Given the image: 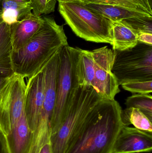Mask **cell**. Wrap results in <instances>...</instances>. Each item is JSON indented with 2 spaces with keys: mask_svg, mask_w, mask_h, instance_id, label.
Here are the masks:
<instances>
[{
  "mask_svg": "<svg viewBox=\"0 0 152 153\" xmlns=\"http://www.w3.org/2000/svg\"><path fill=\"white\" fill-rule=\"evenodd\" d=\"M152 150V133L123 126L113 146L112 153L149 152Z\"/></svg>",
  "mask_w": 152,
  "mask_h": 153,
  "instance_id": "30bf717a",
  "label": "cell"
},
{
  "mask_svg": "<svg viewBox=\"0 0 152 153\" xmlns=\"http://www.w3.org/2000/svg\"><path fill=\"white\" fill-rule=\"evenodd\" d=\"M43 69L28 78L26 84L24 113L29 126L33 132L37 126L43 102L45 87Z\"/></svg>",
  "mask_w": 152,
  "mask_h": 153,
  "instance_id": "9c48e42d",
  "label": "cell"
},
{
  "mask_svg": "<svg viewBox=\"0 0 152 153\" xmlns=\"http://www.w3.org/2000/svg\"><path fill=\"white\" fill-rule=\"evenodd\" d=\"M2 2L3 0H0V13L2 12Z\"/></svg>",
  "mask_w": 152,
  "mask_h": 153,
  "instance_id": "83f0119b",
  "label": "cell"
},
{
  "mask_svg": "<svg viewBox=\"0 0 152 153\" xmlns=\"http://www.w3.org/2000/svg\"><path fill=\"white\" fill-rule=\"evenodd\" d=\"M43 22V18L33 13L16 23L10 25V38L12 51L24 46L37 31Z\"/></svg>",
  "mask_w": 152,
  "mask_h": 153,
  "instance_id": "8fae6325",
  "label": "cell"
},
{
  "mask_svg": "<svg viewBox=\"0 0 152 153\" xmlns=\"http://www.w3.org/2000/svg\"><path fill=\"white\" fill-rule=\"evenodd\" d=\"M121 110L115 100L100 101L74 134L65 153H112L124 126Z\"/></svg>",
  "mask_w": 152,
  "mask_h": 153,
  "instance_id": "6da1fadb",
  "label": "cell"
},
{
  "mask_svg": "<svg viewBox=\"0 0 152 153\" xmlns=\"http://www.w3.org/2000/svg\"><path fill=\"white\" fill-rule=\"evenodd\" d=\"M1 15H2V13H0V23H1V22L2 21V19L1 18Z\"/></svg>",
  "mask_w": 152,
  "mask_h": 153,
  "instance_id": "f1b7e54d",
  "label": "cell"
},
{
  "mask_svg": "<svg viewBox=\"0 0 152 153\" xmlns=\"http://www.w3.org/2000/svg\"><path fill=\"white\" fill-rule=\"evenodd\" d=\"M84 4L112 22L124 20L133 18L152 17V15L150 14L115 5L92 3Z\"/></svg>",
  "mask_w": 152,
  "mask_h": 153,
  "instance_id": "2e32d148",
  "label": "cell"
},
{
  "mask_svg": "<svg viewBox=\"0 0 152 153\" xmlns=\"http://www.w3.org/2000/svg\"><path fill=\"white\" fill-rule=\"evenodd\" d=\"M0 153H10L6 142V137L0 130Z\"/></svg>",
  "mask_w": 152,
  "mask_h": 153,
  "instance_id": "d4e9b609",
  "label": "cell"
},
{
  "mask_svg": "<svg viewBox=\"0 0 152 153\" xmlns=\"http://www.w3.org/2000/svg\"><path fill=\"white\" fill-rule=\"evenodd\" d=\"M137 40L138 42L152 45V34L143 31L137 32Z\"/></svg>",
  "mask_w": 152,
  "mask_h": 153,
  "instance_id": "cb8c5ba5",
  "label": "cell"
},
{
  "mask_svg": "<svg viewBox=\"0 0 152 153\" xmlns=\"http://www.w3.org/2000/svg\"><path fill=\"white\" fill-rule=\"evenodd\" d=\"M127 108L138 109L152 121V97L150 94H134L126 100Z\"/></svg>",
  "mask_w": 152,
  "mask_h": 153,
  "instance_id": "ffe728a7",
  "label": "cell"
},
{
  "mask_svg": "<svg viewBox=\"0 0 152 153\" xmlns=\"http://www.w3.org/2000/svg\"><path fill=\"white\" fill-rule=\"evenodd\" d=\"M112 38L114 51L131 49L138 43L137 32L124 20L112 22Z\"/></svg>",
  "mask_w": 152,
  "mask_h": 153,
  "instance_id": "4fadbf2b",
  "label": "cell"
},
{
  "mask_svg": "<svg viewBox=\"0 0 152 153\" xmlns=\"http://www.w3.org/2000/svg\"><path fill=\"white\" fill-rule=\"evenodd\" d=\"M102 100L92 87L79 86L75 88L63 122L57 132L50 137L53 153H65L74 134Z\"/></svg>",
  "mask_w": 152,
  "mask_h": 153,
  "instance_id": "277c9868",
  "label": "cell"
},
{
  "mask_svg": "<svg viewBox=\"0 0 152 153\" xmlns=\"http://www.w3.org/2000/svg\"><path fill=\"white\" fill-rule=\"evenodd\" d=\"M149 1V3H150V5L152 7V0H148Z\"/></svg>",
  "mask_w": 152,
  "mask_h": 153,
  "instance_id": "f546056e",
  "label": "cell"
},
{
  "mask_svg": "<svg viewBox=\"0 0 152 153\" xmlns=\"http://www.w3.org/2000/svg\"><path fill=\"white\" fill-rule=\"evenodd\" d=\"M58 10L78 36L90 42L112 44V21L77 2L58 1Z\"/></svg>",
  "mask_w": 152,
  "mask_h": 153,
  "instance_id": "3957f363",
  "label": "cell"
},
{
  "mask_svg": "<svg viewBox=\"0 0 152 153\" xmlns=\"http://www.w3.org/2000/svg\"><path fill=\"white\" fill-rule=\"evenodd\" d=\"M32 11L30 0H3L2 19L10 26L24 19Z\"/></svg>",
  "mask_w": 152,
  "mask_h": 153,
  "instance_id": "e0dca14e",
  "label": "cell"
},
{
  "mask_svg": "<svg viewBox=\"0 0 152 153\" xmlns=\"http://www.w3.org/2000/svg\"><path fill=\"white\" fill-rule=\"evenodd\" d=\"M95 57L93 50L79 48L76 64V75L79 86L93 87L94 79Z\"/></svg>",
  "mask_w": 152,
  "mask_h": 153,
  "instance_id": "5bb4252c",
  "label": "cell"
},
{
  "mask_svg": "<svg viewBox=\"0 0 152 153\" xmlns=\"http://www.w3.org/2000/svg\"><path fill=\"white\" fill-rule=\"evenodd\" d=\"M120 85L123 89L133 94H150L152 92V81L131 80Z\"/></svg>",
  "mask_w": 152,
  "mask_h": 153,
  "instance_id": "44dd1931",
  "label": "cell"
},
{
  "mask_svg": "<svg viewBox=\"0 0 152 153\" xmlns=\"http://www.w3.org/2000/svg\"><path fill=\"white\" fill-rule=\"evenodd\" d=\"M94 55V79L92 88L102 100H114L120 92L119 84L112 72L116 51L108 46L93 50Z\"/></svg>",
  "mask_w": 152,
  "mask_h": 153,
  "instance_id": "ba28073f",
  "label": "cell"
},
{
  "mask_svg": "<svg viewBox=\"0 0 152 153\" xmlns=\"http://www.w3.org/2000/svg\"><path fill=\"white\" fill-rule=\"evenodd\" d=\"M12 51L10 26L2 21L0 23V76L14 74L11 58Z\"/></svg>",
  "mask_w": 152,
  "mask_h": 153,
  "instance_id": "9a60e30c",
  "label": "cell"
},
{
  "mask_svg": "<svg viewBox=\"0 0 152 153\" xmlns=\"http://www.w3.org/2000/svg\"><path fill=\"white\" fill-rule=\"evenodd\" d=\"M39 153H53L50 141L44 145Z\"/></svg>",
  "mask_w": 152,
  "mask_h": 153,
  "instance_id": "484cf974",
  "label": "cell"
},
{
  "mask_svg": "<svg viewBox=\"0 0 152 153\" xmlns=\"http://www.w3.org/2000/svg\"><path fill=\"white\" fill-rule=\"evenodd\" d=\"M137 32H149L152 34V17L133 18L124 20Z\"/></svg>",
  "mask_w": 152,
  "mask_h": 153,
  "instance_id": "603a6c76",
  "label": "cell"
},
{
  "mask_svg": "<svg viewBox=\"0 0 152 153\" xmlns=\"http://www.w3.org/2000/svg\"><path fill=\"white\" fill-rule=\"evenodd\" d=\"M26 87L24 77L14 74L0 91V130L5 136L24 112Z\"/></svg>",
  "mask_w": 152,
  "mask_h": 153,
  "instance_id": "52a82bcc",
  "label": "cell"
},
{
  "mask_svg": "<svg viewBox=\"0 0 152 153\" xmlns=\"http://www.w3.org/2000/svg\"><path fill=\"white\" fill-rule=\"evenodd\" d=\"M34 132L30 129L25 113L5 136L10 153H29Z\"/></svg>",
  "mask_w": 152,
  "mask_h": 153,
  "instance_id": "7c38bea8",
  "label": "cell"
},
{
  "mask_svg": "<svg viewBox=\"0 0 152 153\" xmlns=\"http://www.w3.org/2000/svg\"><path fill=\"white\" fill-rule=\"evenodd\" d=\"M115 51L112 71L119 85L131 80L152 81V45L138 42L131 49Z\"/></svg>",
  "mask_w": 152,
  "mask_h": 153,
  "instance_id": "8992f818",
  "label": "cell"
},
{
  "mask_svg": "<svg viewBox=\"0 0 152 153\" xmlns=\"http://www.w3.org/2000/svg\"><path fill=\"white\" fill-rule=\"evenodd\" d=\"M79 48L65 46L60 50L55 108L51 126V136L59 130L68 113L75 88L79 85L76 75Z\"/></svg>",
  "mask_w": 152,
  "mask_h": 153,
  "instance_id": "5b68a950",
  "label": "cell"
},
{
  "mask_svg": "<svg viewBox=\"0 0 152 153\" xmlns=\"http://www.w3.org/2000/svg\"><path fill=\"white\" fill-rule=\"evenodd\" d=\"M120 117L123 126L133 125L137 129L152 133V121L138 109L126 108L121 110Z\"/></svg>",
  "mask_w": 152,
  "mask_h": 153,
  "instance_id": "d6986e66",
  "label": "cell"
},
{
  "mask_svg": "<svg viewBox=\"0 0 152 153\" xmlns=\"http://www.w3.org/2000/svg\"><path fill=\"white\" fill-rule=\"evenodd\" d=\"M67 45L63 25H58L53 18L44 17L29 41L18 50L12 51L14 74L30 78L43 69L62 48Z\"/></svg>",
  "mask_w": 152,
  "mask_h": 153,
  "instance_id": "7a4b0ae2",
  "label": "cell"
},
{
  "mask_svg": "<svg viewBox=\"0 0 152 153\" xmlns=\"http://www.w3.org/2000/svg\"><path fill=\"white\" fill-rule=\"evenodd\" d=\"M12 76V75L9 76H0V91L3 88L4 86L7 83V82L9 81L10 78Z\"/></svg>",
  "mask_w": 152,
  "mask_h": 153,
  "instance_id": "4316f807",
  "label": "cell"
},
{
  "mask_svg": "<svg viewBox=\"0 0 152 153\" xmlns=\"http://www.w3.org/2000/svg\"><path fill=\"white\" fill-rule=\"evenodd\" d=\"M32 12L37 16L53 12L55 10L56 0H30Z\"/></svg>",
  "mask_w": 152,
  "mask_h": 153,
  "instance_id": "7402d4cb",
  "label": "cell"
},
{
  "mask_svg": "<svg viewBox=\"0 0 152 153\" xmlns=\"http://www.w3.org/2000/svg\"><path fill=\"white\" fill-rule=\"evenodd\" d=\"M57 1L77 2L83 4H99L115 5L152 15L148 0H56Z\"/></svg>",
  "mask_w": 152,
  "mask_h": 153,
  "instance_id": "ac0fdd59",
  "label": "cell"
}]
</instances>
